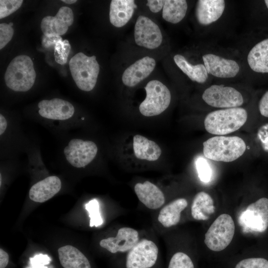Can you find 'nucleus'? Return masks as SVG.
<instances>
[{"label":"nucleus","mask_w":268,"mask_h":268,"mask_svg":"<svg viewBox=\"0 0 268 268\" xmlns=\"http://www.w3.org/2000/svg\"><path fill=\"white\" fill-rule=\"evenodd\" d=\"M258 107L260 114L263 116L268 118V90L261 98Z\"/></svg>","instance_id":"c9c22d12"},{"label":"nucleus","mask_w":268,"mask_h":268,"mask_svg":"<svg viewBox=\"0 0 268 268\" xmlns=\"http://www.w3.org/2000/svg\"><path fill=\"white\" fill-rule=\"evenodd\" d=\"M212 198L207 193L200 192L195 196L191 205L193 217L198 220H207L215 211Z\"/></svg>","instance_id":"393cba45"},{"label":"nucleus","mask_w":268,"mask_h":268,"mask_svg":"<svg viewBox=\"0 0 268 268\" xmlns=\"http://www.w3.org/2000/svg\"><path fill=\"white\" fill-rule=\"evenodd\" d=\"M235 228L234 221L230 215L220 214L205 233V244L209 250L214 252L224 250L233 239Z\"/></svg>","instance_id":"423d86ee"},{"label":"nucleus","mask_w":268,"mask_h":268,"mask_svg":"<svg viewBox=\"0 0 268 268\" xmlns=\"http://www.w3.org/2000/svg\"><path fill=\"white\" fill-rule=\"evenodd\" d=\"M9 24L11 26L13 25V23L11 22L9 23Z\"/></svg>","instance_id":"79ce46f5"},{"label":"nucleus","mask_w":268,"mask_h":268,"mask_svg":"<svg viewBox=\"0 0 268 268\" xmlns=\"http://www.w3.org/2000/svg\"><path fill=\"white\" fill-rule=\"evenodd\" d=\"M173 60L178 68L191 80L199 83H203L207 80L208 73L203 64L193 65L179 54L174 55Z\"/></svg>","instance_id":"a878e982"},{"label":"nucleus","mask_w":268,"mask_h":268,"mask_svg":"<svg viewBox=\"0 0 268 268\" xmlns=\"http://www.w3.org/2000/svg\"><path fill=\"white\" fill-rule=\"evenodd\" d=\"M36 72L33 62L26 55L16 56L10 62L4 74L6 86L17 92L30 90L35 82Z\"/></svg>","instance_id":"7ed1b4c3"},{"label":"nucleus","mask_w":268,"mask_h":268,"mask_svg":"<svg viewBox=\"0 0 268 268\" xmlns=\"http://www.w3.org/2000/svg\"><path fill=\"white\" fill-rule=\"evenodd\" d=\"M134 36L137 46L150 50L158 48L163 40L159 26L151 18L143 15L138 16L136 19Z\"/></svg>","instance_id":"1a4fd4ad"},{"label":"nucleus","mask_w":268,"mask_h":268,"mask_svg":"<svg viewBox=\"0 0 268 268\" xmlns=\"http://www.w3.org/2000/svg\"><path fill=\"white\" fill-rule=\"evenodd\" d=\"M7 127V121L5 117L0 115V134L2 135L5 132Z\"/></svg>","instance_id":"ea45409f"},{"label":"nucleus","mask_w":268,"mask_h":268,"mask_svg":"<svg viewBox=\"0 0 268 268\" xmlns=\"http://www.w3.org/2000/svg\"><path fill=\"white\" fill-rule=\"evenodd\" d=\"M202 59L207 73L215 77L232 78L239 72V66L234 60L211 53L203 55Z\"/></svg>","instance_id":"2eb2a0df"},{"label":"nucleus","mask_w":268,"mask_h":268,"mask_svg":"<svg viewBox=\"0 0 268 268\" xmlns=\"http://www.w3.org/2000/svg\"><path fill=\"white\" fill-rule=\"evenodd\" d=\"M225 7L223 0H199L195 9L197 20L202 25L210 24L221 16Z\"/></svg>","instance_id":"f3484780"},{"label":"nucleus","mask_w":268,"mask_h":268,"mask_svg":"<svg viewBox=\"0 0 268 268\" xmlns=\"http://www.w3.org/2000/svg\"><path fill=\"white\" fill-rule=\"evenodd\" d=\"M71 49L68 40L63 39L58 41L54 47V57L56 62L60 65H64L67 62Z\"/></svg>","instance_id":"cd10ccee"},{"label":"nucleus","mask_w":268,"mask_h":268,"mask_svg":"<svg viewBox=\"0 0 268 268\" xmlns=\"http://www.w3.org/2000/svg\"><path fill=\"white\" fill-rule=\"evenodd\" d=\"M234 268H268V260L263 258H248L238 262Z\"/></svg>","instance_id":"7c9ffc66"},{"label":"nucleus","mask_w":268,"mask_h":268,"mask_svg":"<svg viewBox=\"0 0 268 268\" xmlns=\"http://www.w3.org/2000/svg\"><path fill=\"white\" fill-rule=\"evenodd\" d=\"M137 5L133 0H112L109 9V20L114 26L121 28L132 18Z\"/></svg>","instance_id":"aec40b11"},{"label":"nucleus","mask_w":268,"mask_h":268,"mask_svg":"<svg viewBox=\"0 0 268 268\" xmlns=\"http://www.w3.org/2000/svg\"><path fill=\"white\" fill-rule=\"evenodd\" d=\"M158 249L155 243L143 239L129 252L126 261V268H150L156 263Z\"/></svg>","instance_id":"9d476101"},{"label":"nucleus","mask_w":268,"mask_h":268,"mask_svg":"<svg viewBox=\"0 0 268 268\" xmlns=\"http://www.w3.org/2000/svg\"><path fill=\"white\" fill-rule=\"evenodd\" d=\"M22 0H0V18L8 16L20 8Z\"/></svg>","instance_id":"2f4dec72"},{"label":"nucleus","mask_w":268,"mask_h":268,"mask_svg":"<svg viewBox=\"0 0 268 268\" xmlns=\"http://www.w3.org/2000/svg\"><path fill=\"white\" fill-rule=\"evenodd\" d=\"M9 261V256L8 254L3 250L0 249V268H5Z\"/></svg>","instance_id":"58836bf2"},{"label":"nucleus","mask_w":268,"mask_h":268,"mask_svg":"<svg viewBox=\"0 0 268 268\" xmlns=\"http://www.w3.org/2000/svg\"><path fill=\"white\" fill-rule=\"evenodd\" d=\"M203 100L208 105L222 108L239 107L244 103L242 94L235 88L223 85H212L202 95Z\"/></svg>","instance_id":"6e6552de"},{"label":"nucleus","mask_w":268,"mask_h":268,"mask_svg":"<svg viewBox=\"0 0 268 268\" xmlns=\"http://www.w3.org/2000/svg\"><path fill=\"white\" fill-rule=\"evenodd\" d=\"M14 30L9 24H0V49H2L11 40Z\"/></svg>","instance_id":"72a5a7b5"},{"label":"nucleus","mask_w":268,"mask_h":268,"mask_svg":"<svg viewBox=\"0 0 268 268\" xmlns=\"http://www.w3.org/2000/svg\"><path fill=\"white\" fill-rule=\"evenodd\" d=\"M38 107L40 115L51 120H66L74 113V107L70 102L58 98L43 100L39 102Z\"/></svg>","instance_id":"dca6fc26"},{"label":"nucleus","mask_w":268,"mask_h":268,"mask_svg":"<svg viewBox=\"0 0 268 268\" xmlns=\"http://www.w3.org/2000/svg\"><path fill=\"white\" fill-rule=\"evenodd\" d=\"M168 268H195L191 258L186 253L179 252L171 257Z\"/></svg>","instance_id":"c756f323"},{"label":"nucleus","mask_w":268,"mask_h":268,"mask_svg":"<svg viewBox=\"0 0 268 268\" xmlns=\"http://www.w3.org/2000/svg\"><path fill=\"white\" fill-rule=\"evenodd\" d=\"M247 63L255 73L268 75V37L256 42L247 55Z\"/></svg>","instance_id":"a211bd4d"},{"label":"nucleus","mask_w":268,"mask_h":268,"mask_svg":"<svg viewBox=\"0 0 268 268\" xmlns=\"http://www.w3.org/2000/svg\"><path fill=\"white\" fill-rule=\"evenodd\" d=\"M188 4L185 0H164L162 16L164 20L172 24L180 22L185 17Z\"/></svg>","instance_id":"bb28decb"},{"label":"nucleus","mask_w":268,"mask_h":268,"mask_svg":"<svg viewBox=\"0 0 268 268\" xmlns=\"http://www.w3.org/2000/svg\"><path fill=\"white\" fill-rule=\"evenodd\" d=\"M187 205L185 199L175 200L161 208L158 216V221L166 228L177 225L180 220L181 212Z\"/></svg>","instance_id":"b1692460"},{"label":"nucleus","mask_w":268,"mask_h":268,"mask_svg":"<svg viewBox=\"0 0 268 268\" xmlns=\"http://www.w3.org/2000/svg\"><path fill=\"white\" fill-rule=\"evenodd\" d=\"M30 267L27 268H48L46 265L51 262L50 258L47 255L39 254L30 258Z\"/></svg>","instance_id":"f704fd0d"},{"label":"nucleus","mask_w":268,"mask_h":268,"mask_svg":"<svg viewBox=\"0 0 268 268\" xmlns=\"http://www.w3.org/2000/svg\"><path fill=\"white\" fill-rule=\"evenodd\" d=\"M139 241L138 232L127 227L120 228L116 237L101 240L100 246L111 253L129 252Z\"/></svg>","instance_id":"4468645a"},{"label":"nucleus","mask_w":268,"mask_h":268,"mask_svg":"<svg viewBox=\"0 0 268 268\" xmlns=\"http://www.w3.org/2000/svg\"><path fill=\"white\" fill-rule=\"evenodd\" d=\"M155 60L149 56H145L136 60L128 67L122 75L123 83L129 87H133L146 78L154 70Z\"/></svg>","instance_id":"ddd939ff"},{"label":"nucleus","mask_w":268,"mask_h":268,"mask_svg":"<svg viewBox=\"0 0 268 268\" xmlns=\"http://www.w3.org/2000/svg\"><path fill=\"white\" fill-rule=\"evenodd\" d=\"M247 111L241 107L226 108L212 111L205 117L206 131L211 134L224 135L239 130L246 123Z\"/></svg>","instance_id":"f03ea898"},{"label":"nucleus","mask_w":268,"mask_h":268,"mask_svg":"<svg viewBox=\"0 0 268 268\" xmlns=\"http://www.w3.org/2000/svg\"><path fill=\"white\" fill-rule=\"evenodd\" d=\"M146 96L140 104V113L146 117L158 115L169 107L171 93L168 88L161 81L153 79L148 81L145 86Z\"/></svg>","instance_id":"39448f33"},{"label":"nucleus","mask_w":268,"mask_h":268,"mask_svg":"<svg viewBox=\"0 0 268 268\" xmlns=\"http://www.w3.org/2000/svg\"><path fill=\"white\" fill-rule=\"evenodd\" d=\"M133 149L137 159L150 161L157 160L161 154V149L156 142L139 134L133 137Z\"/></svg>","instance_id":"4be33fe9"},{"label":"nucleus","mask_w":268,"mask_h":268,"mask_svg":"<svg viewBox=\"0 0 268 268\" xmlns=\"http://www.w3.org/2000/svg\"><path fill=\"white\" fill-rule=\"evenodd\" d=\"M246 149L245 141L237 136H213L203 143L204 156L216 161H233L241 156Z\"/></svg>","instance_id":"f257e3e1"},{"label":"nucleus","mask_w":268,"mask_h":268,"mask_svg":"<svg viewBox=\"0 0 268 268\" xmlns=\"http://www.w3.org/2000/svg\"><path fill=\"white\" fill-rule=\"evenodd\" d=\"M62 1L67 4H72V3H74L76 2L77 0H62Z\"/></svg>","instance_id":"a19ab883"},{"label":"nucleus","mask_w":268,"mask_h":268,"mask_svg":"<svg viewBox=\"0 0 268 268\" xmlns=\"http://www.w3.org/2000/svg\"><path fill=\"white\" fill-rule=\"evenodd\" d=\"M196 167L201 180L205 183L209 182L211 177V170L207 161L204 158H199L197 160Z\"/></svg>","instance_id":"473e14b6"},{"label":"nucleus","mask_w":268,"mask_h":268,"mask_svg":"<svg viewBox=\"0 0 268 268\" xmlns=\"http://www.w3.org/2000/svg\"><path fill=\"white\" fill-rule=\"evenodd\" d=\"M85 208L88 212L90 217V226L98 227L103 221L99 211V204L97 200L94 199L85 204Z\"/></svg>","instance_id":"c85d7f7f"},{"label":"nucleus","mask_w":268,"mask_h":268,"mask_svg":"<svg viewBox=\"0 0 268 268\" xmlns=\"http://www.w3.org/2000/svg\"><path fill=\"white\" fill-rule=\"evenodd\" d=\"M164 0H148L146 5L149 10L153 13H157L162 9Z\"/></svg>","instance_id":"e433bc0d"},{"label":"nucleus","mask_w":268,"mask_h":268,"mask_svg":"<svg viewBox=\"0 0 268 268\" xmlns=\"http://www.w3.org/2000/svg\"><path fill=\"white\" fill-rule=\"evenodd\" d=\"M244 232H264L268 227V199L262 198L249 204L240 215Z\"/></svg>","instance_id":"0eeeda50"},{"label":"nucleus","mask_w":268,"mask_h":268,"mask_svg":"<svg viewBox=\"0 0 268 268\" xmlns=\"http://www.w3.org/2000/svg\"><path fill=\"white\" fill-rule=\"evenodd\" d=\"M61 187L59 177L49 176L33 185L29 190V197L34 201L44 202L57 194Z\"/></svg>","instance_id":"412c9836"},{"label":"nucleus","mask_w":268,"mask_h":268,"mask_svg":"<svg viewBox=\"0 0 268 268\" xmlns=\"http://www.w3.org/2000/svg\"><path fill=\"white\" fill-rule=\"evenodd\" d=\"M69 69L77 87L89 91L95 87L100 71V66L95 56H87L80 52L69 61Z\"/></svg>","instance_id":"20e7f679"},{"label":"nucleus","mask_w":268,"mask_h":268,"mask_svg":"<svg viewBox=\"0 0 268 268\" xmlns=\"http://www.w3.org/2000/svg\"><path fill=\"white\" fill-rule=\"evenodd\" d=\"M97 151V146L93 141L73 138L65 147L64 152L66 159L72 166L82 168L94 159Z\"/></svg>","instance_id":"9b49d317"},{"label":"nucleus","mask_w":268,"mask_h":268,"mask_svg":"<svg viewBox=\"0 0 268 268\" xmlns=\"http://www.w3.org/2000/svg\"><path fill=\"white\" fill-rule=\"evenodd\" d=\"M62 38L60 36L47 37L45 35H43L42 40V44L43 47L46 49H50L55 47L56 43L59 40H62Z\"/></svg>","instance_id":"4c0bfd02"},{"label":"nucleus","mask_w":268,"mask_h":268,"mask_svg":"<svg viewBox=\"0 0 268 268\" xmlns=\"http://www.w3.org/2000/svg\"><path fill=\"white\" fill-rule=\"evenodd\" d=\"M73 22V13L67 6L61 7L55 16H47L41 22L44 35L47 37L61 36L65 34Z\"/></svg>","instance_id":"f8f14e48"},{"label":"nucleus","mask_w":268,"mask_h":268,"mask_svg":"<svg viewBox=\"0 0 268 268\" xmlns=\"http://www.w3.org/2000/svg\"><path fill=\"white\" fill-rule=\"evenodd\" d=\"M134 190L138 200L149 209H158L165 202V197L162 191L149 181L136 184Z\"/></svg>","instance_id":"6ab92c4d"},{"label":"nucleus","mask_w":268,"mask_h":268,"mask_svg":"<svg viewBox=\"0 0 268 268\" xmlns=\"http://www.w3.org/2000/svg\"><path fill=\"white\" fill-rule=\"evenodd\" d=\"M58 252L60 263L64 268H91L87 258L72 246L61 247Z\"/></svg>","instance_id":"5701e85b"}]
</instances>
